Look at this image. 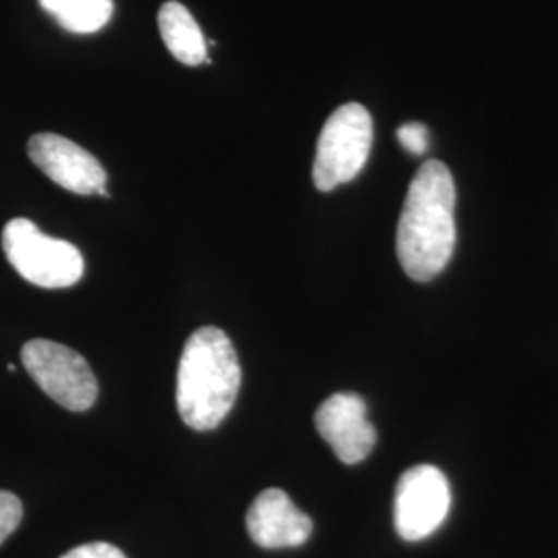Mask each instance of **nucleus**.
<instances>
[{
  "instance_id": "5",
  "label": "nucleus",
  "mask_w": 558,
  "mask_h": 558,
  "mask_svg": "<svg viewBox=\"0 0 558 558\" xmlns=\"http://www.w3.org/2000/svg\"><path fill=\"white\" fill-rule=\"evenodd\" d=\"M27 375L50 399L71 412H85L98 399V380L80 352L48 339H32L21 350Z\"/></svg>"
},
{
  "instance_id": "1",
  "label": "nucleus",
  "mask_w": 558,
  "mask_h": 558,
  "mask_svg": "<svg viewBox=\"0 0 558 558\" xmlns=\"http://www.w3.org/2000/svg\"><path fill=\"white\" fill-rule=\"evenodd\" d=\"M456 182L442 161L422 163L398 223V259L416 281H430L456 251Z\"/></svg>"
},
{
  "instance_id": "7",
  "label": "nucleus",
  "mask_w": 558,
  "mask_h": 558,
  "mask_svg": "<svg viewBox=\"0 0 558 558\" xmlns=\"http://www.w3.org/2000/svg\"><path fill=\"white\" fill-rule=\"evenodd\" d=\"M27 154L41 172L62 189L77 195H108L106 170L77 143L54 133H40L27 143Z\"/></svg>"
},
{
  "instance_id": "11",
  "label": "nucleus",
  "mask_w": 558,
  "mask_h": 558,
  "mask_svg": "<svg viewBox=\"0 0 558 558\" xmlns=\"http://www.w3.org/2000/svg\"><path fill=\"white\" fill-rule=\"evenodd\" d=\"M41 9L48 11L66 32L96 34L112 20V0H40Z\"/></svg>"
},
{
  "instance_id": "13",
  "label": "nucleus",
  "mask_w": 558,
  "mask_h": 558,
  "mask_svg": "<svg viewBox=\"0 0 558 558\" xmlns=\"http://www.w3.org/2000/svg\"><path fill=\"white\" fill-rule=\"evenodd\" d=\"M398 140L405 151L422 156L428 149V129L420 122H405L398 129Z\"/></svg>"
},
{
  "instance_id": "2",
  "label": "nucleus",
  "mask_w": 558,
  "mask_h": 558,
  "mask_svg": "<svg viewBox=\"0 0 558 558\" xmlns=\"http://www.w3.org/2000/svg\"><path fill=\"white\" fill-rule=\"evenodd\" d=\"M239 356L232 339L218 327H201L186 339L177 377L182 422L199 433L218 428L239 398Z\"/></svg>"
},
{
  "instance_id": "10",
  "label": "nucleus",
  "mask_w": 558,
  "mask_h": 558,
  "mask_svg": "<svg viewBox=\"0 0 558 558\" xmlns=\"http://www.w3.org/2000/svg\"><path fill=\"white\" fill-rule=\"evenodd\" d=\"M161 40L170 54L182 64L197 66L207 59V41L203 38L199 23L191 15V11L180 2H166L158 13Z\"/></svg>"
},
{
  "instance_id": "8",
  "label": "nucleus",
  "mask_w": 558,
  "mask_h": 558,
  "mask_svg": "<svg viewBox=\"0 0 558 558\" xmlns=\"http://www.w3.org/2000/svg\"><path fill=\"white\" fill-rule=\"evenodd\" d=\"M366 416V403L356 393H336L325 399L315 414L320 437L345 465L364 461L375 449L377 430Z\"/></svg>"
},
{
  "instance_id": "3",
  "label": "nucleus",
  "mask_w": 558,
  "mask_h": 558,
  "mask_svg": "<svg viewBox=\"0 0 558 558\" xmlns=\"http://www.w3.org/2000/svg\"><path fill=\"white\" fill-rule=\"evenodd\" d=\"M2 248L21 278L48 290L75 286L85 271V260L75 244L46 236L34 221L25 218H15L4 226Z\"/></svg>"
},
{
  "instance_id": "12",
  "label": "nucleus",
  "mask_w": 558,
  "mask_h": 558,
  "mask_svg": "<svg viewBox=\"0 0 558 558\" xmlns=\"http://www.w3.org/2000/svg\"><path fill=\"white\" fill-rule=\"evenodd\" d=\"M23 518V505L21 500L7 490H0V544L9 538Z\"/></svg>"
},
{
  "instance_id": "4",
  "label": "nucleus",
  "mask_w": 558,
  "mask_h": 558,
  "mask_svg": "<svg viewBox=\"0 0 558 558\" xmlns=\"http://www.w3.org/2000/svg\"><path fill=\"white\" fill-rule=\"evenodd\" d=\"M373 147V119L362 104H343L327 119L313 163L315 186L329 193L356 179Z\"/></svg>"
},
{
  "instance_id": "6",
  "label": "nucleus",
  "mask_w": 558,
  "mask_h": 558,
  "mask_svg": "<svg viewBox=\"0 0 558 558\" xmlns=\"http://www.w3.org/2000/svg\"><path fill=\"white\" fill-rule=\"evenodd\" d=\"M451 509L447 476L435 465H416L403 472L396 490L393 521L399 538L408 542L433 536Z\"/></svg>"
},
{
  "instance_id": "9",
  "label": "nucleus",
  "mask_w": 558,
  "mask_h": 558,
  "mask_svg": "<svg viewBox=\"0 0 558 558\" xmlns=\"http://www.w3.org/2000/svg\"><path fill=\"white\" fill-rule=\"evenodd\" d=\"M246 530L260 548H296L311 538L313 521L283 490L267 488L253 500L246 513Z\"/></svg>"
},
{
  "instance_id": "14",
  "label": "nucleus",
  "mask_w": 558,
  "mask_h": 558,
  "mask_svg": "<svg viewBox=\"0 0 558 558\" xmlns=\"http://www.w3.org/2000/svg\"><path fill=\"white\" fill-rule=\"evenodd\" d=\"M60 558H126L124 553L106 542H92V544H83L73 550H69L64 557Z\"/></svg>"
}]
</instances>
